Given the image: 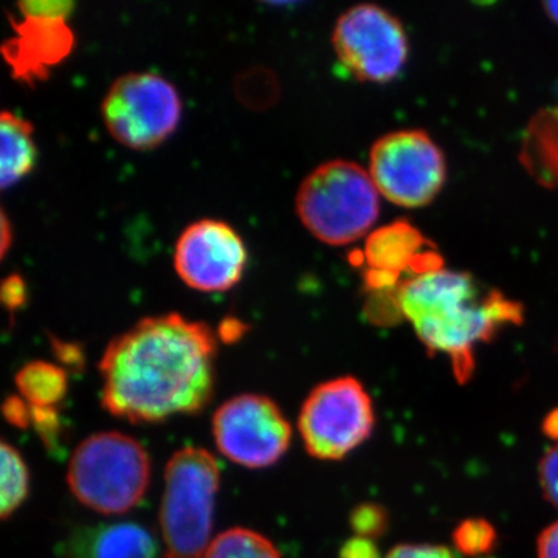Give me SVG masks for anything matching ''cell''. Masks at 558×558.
Here are the masks:
<instances>
[{"instance_id": "obj_1", "label": "cell", "mask_w": 558, "mask_h": 558, "mask_svg": "<svg viewBox=\"0 0 558 558\" xmlns=\"http://www.w3.org/2000/svg\"><path fill=\"white\" fill-rule=\"evenodd\" d=\"M216 352L205 323L179 314L140 319L102 354V407L132 424L199 413L215 389Z\"/></svg>"}, {"instance_id": "obj_2", "label": "cell", "mask_w": 558, "mask_h": 558, "mask_svg": "<svg viewBox=\"0 0 558 558\" xmlns=\"http://www.w3.org/2000/svg\"><path fill=\"white\" fill-rule=\"evenodd\" d=\"M398 310L432 354L449 357L459 384L473 376L476 348L523 319L515 301L442 266L405 279L398 289Z\"/></svg>"}, {"instance_id": "obj_3", "label": "cell", "mask_w": 558, "mask_h": 558, "mask_svg": "<svg viewBox=\"0 0 558 558\" xmlns=\"http://www.w3.org/2000/svg\"><path fill=\"white\" fill-rule=\"evenodd\" d=\"M379 197L369 171L354 161L330 160L301 182L296 215L318 241L348 245L365 236L379 219Z\"/></svg>"}, {"instance_id": "obj_4", "label": "cell", "mask_w": 558, "mask_h": 558, "mask_svg": "<svg viewBox=\"0 0 558 558\" xmlns=\"http://www.w3.org/2000/svg\"><path fill=\"white\" fill-rule=\"evenodd\" d=\"M150 459L142 444L119 432L97 433L73 451L68 483L73 497L102 515L130 512L145 498Z\"/></svg>"}, {"instance_id": "obj_5", "label": "cell", "mask_w": 558, "mask_h": 558, "mask_svg": "<svg viewBox=\"0 0 558 558\" xmlns=\"http://www.w3.org/2000/svg\"><path fill=\"white\" fill-rule=\"evenodd\" d=\"M219 465L209 451L185 447L165 470L160 506L161 558H204L219 490Z\"/></svg>"}, {"instance_id": "obj_6", "label": "cell", "mask_w": 558, "mask_h": 558, "mask_svg": "<svg viewBox=\"0 0 558 558\" xmlns=\"http://www.w3.org/2000/svg\"><path fill=\"white\" fill-rule=\"evenodd\" d=\"M110 137L134 150L157 148L178 130L182 100L174 84L154 72L119 76L101 102Z\"/></svg>"}, {"instance_id": "obj_7", "label": "cell", "mask_w": 558, "mask_h": 558, "mask_svg": "<svg viewBox=\"0 0 558 558\" xmlns=\"http://www.w3.org/2000/svg\"><path fill=\"white\" fill-rule=\"evenodd\" d=\"M376 425L373 399L355 377L344 376L312 389L299 428L304 449L323 461H339L362 446Z\"/></svg>"}, {"instance_id": "obj_8", "label": "cell", "mask_w": 558, "mask_h": 558, "mask_svg": "<svg viewBox=\"0 0 558 558\" xmlns=\"http://www.w3.org/2000/svg\"><path fill=\"white\" fill-rule=\"evenodd\" d=\"M369 174L380 196L403 208L436 199L447 178L446 157L424 131L389 132L374 143Z\"/></svg>"}, {"instance_id": "obj_9", "label": "cell", "mask_w": 558, "mask_h": 558, "mask_svg": "<svg viewBox=\"0 0 558 558\" xmlns=\"http://www.w3.org/2000/svg\"><path fill=\"white\" fill-rule=\"evenodd\" d=\"M333 50L343 68L363 83L385 84L398 78L409 60V38L389 11L362 3L337 21Z\"/></svg>"}, {"instance_id": "obj_10", "label": "cell", "mask_w": 558, "mask_h": 558, "mask_svg": "<svg viewBox=\"0 0 558 558\" xmlns=\"http://www.w3.org/2000/svg\"><path fill=\"white\" fill-rule=\"evenodd\" d=\"M213 436L220 453L230 461L242 468L266 469L289 450L292 427L274 400L242 395L216 411Z\"/></svg>"}, {"instance_id": "obj_11", "label": "cell", "mask_w": 558, "mask_h": 558, "mask_svg": "<svg viewBox=\"0 0 558 558\" xmlns=\"http://www.w3.org/2000/svg\"><path fill=\"white\" fill-rule=\"evenodd\" d=\"M73 7L68 0L17 3L22 20H11L14 36L2 47L14 78L33 86L69 57L75 46V35L68 25Z\"/></svg>"}, {"instance_id": "obj_12", "label": "cell", "mask_w": 558, "mask_h": 558, "mask_svg": "<svg viewBox=\"0 0 558 558\" xmlns=\"http://www.w3.org/2000/svg\"><path fill=\"white\" fill-rule=\"evenodd\" d=\"M247 248L236 230L223 220L201 219L180 234L174 269L191 289L226 292L244 275Z\"/></svg>"}, {"instance_id": "obj_13", "label": "cell", "mask_w": 558, "mask_h": 558, "mask_svg": "<svg viewBox=\"0 0 558 558\" xmlns=\"http://www.w3.org/2000/svg\"><path fill=\"white\" fill-rule=\"evenodd\" d=\"M363 258L368 264L366 286L371 292L398 290L405 279L442 266L438 253L409 222H392L366 240Z\"/></svg>"}, {"instance_id": "obj_14", "label": "cell", "mask_w": 558, "mask_h": 558, "mask_svg": "<svg viewBox=\"0 0 558 558\" xmlns=\"http://www.w3.org/2000/svg\"><path fill=\"white\" fill-rule=\"evenodd\" d=\"M65 554L68 558H157L159 546L148 529L113 523L73 532Z\"/></svg>"}, {"instance_id": "obj_15", "label": "cell", "mask_w": 558, "mask_h": 558, "mask_svg": "<svg viewBox=\"0 0 558 558\" xmlns=\"http://www.w3.org/2000/svg\"><path fill=\"white\" fill-rule=\"evenodd\" d=\"M33 124L17 113L3 110L0 117V185L3 190L16 185L25 175L31 174L38 159Z\"/></svg>"}, {"instance_id": "obj_16", "label": "cell", "mask_w": 558, "mask_h": 558, "mask_svg": "<svg viewBox=\"0 0 558 558\" xmlns=\"http://www.w3.org/2000/svg\"><path fill=\"white\" fill-rule=\"evenodd\" d=\"M21 398L31 407L57 409L68 392V373L53 363L35 360L22 366L16 374Z\"/></svg>"}, {"instance_id": "obj_17", "label": "cell", "mask_w": 558, "mask_h": 558, "mask_svg": "<svg viewBox=\"0 0 558 558\" xmlns=\"http://www.w3.org/2000/svg\"><path fill=\"white\" fill-rule=\"evenodd\" d=\"M204 558H281L274 543L258 532L233 527L211 539Z\"/></svg>"}, {"instance_id": "obj_18", "label": "cell", "mask_w": 558, "mask_h": 558, "mask_svg": "<svg viewBox=\"0 0 558 558\" xmlns=\"http://www.w3.org/2000/svg\"><path fill=\"white\" fill-rule=\"evenodd\" d=\"M31 476L20 451L10 444H2V519L13 515L28 495Z\"/></svg>"}, {"instance_id": "obj_19", "label": "cell", "mask_w": 558, "mask_h": 558, "mask_svg": "<svg viewBox=\"0 0 558 558\" xmlns=\"http://www.w3.org/2000/svg\"><path fill=\"white\" fill-rule=\"evenodd\" d=\"M498 535L487 520L462 521L453 532L454 548L465 557H483L497 546Z\"/></svg>"}, {"instance_id": "obj_20", "label": "cell", "mask_w": 558, "mask_h": 558, "mask_svg": "<svg viewBox=\"0 0 558 558\" xmlns=\"http://www.w3.org/2000/svg\"><path fill=\"white\" fill-rule=\"evenodd\" d=\"M349 526L355 537L376 539L388 531L389 517L387 509L374 502H365L352 510L349 515Z\"/></svg>"}, {"instance_id": "obj_21", "label": "cell", "mask_w": 558, "mask_h": 558, "mask_svg": "<svg viewBox=\"0 0 558 558\" xmlns=\"http://www.w3.org/2000/svg\"><path fill=\"white\" fill-rule=\"evenodd\" d=\"M32 425L51 453L61 449L62 421L57 409L32 407Z\"/></svg>"}, {"instance_id": "obj_22", "label": "cell", "mask_w": 558, "mask_h": 558, "mask_svg": "<svg viewBox=\"0 0 558 558\" xmlns=\"http://www.w3.org/2000/svg\"><path fill=\"white\" fill-rule=\"evenodd\" d=\"M538 480L543 495L558 509V444L546 451L539 461Z\"/></svg>"}, {"instance_id": "obj_23", "label": "cell", "mask_w": 558, "mask_h": 558, "mask_svg": "<svg viewBox=\"0 0 558 558\" xmlns=\"http://www.w3.org/2000/svg\"><path fill=\"white\" fill-rule=\"evenodd\" d=\"M385 558H454L449 549L439 545H400Z\"/></svg>"}, {"instance_id": "obj_24", "label": "cell", "mask_w": 558, "mask_h": 558, "mask_svg": "<svg viewBox=\"0 0 558 558\" xmlns=\"http://www.w3.org/2000/svg\"><path fill=\"white\" fill-rule=\"evenodd\" d=\"M0 296H2V303L5 304L7 310H21L25 300H27V288H25L24 279L20 275H10L9 278L3 279Z\"/></svg>"}, {"instance_id": "obj_25", "label": "cell", "mask_w": 558, "mask_h": 558, "mask_svg": "<svg viewBox=\"0 0 558 558\" xmlns=\"http://www.w3.org/2000/svg\"><path fill=\"white\" fill-rule=\"evenodd\" d=\"M3 416L13 427L27 428L32 425V407L17 396H10L3 403Z\"/></svg>"}, {"instance_id": "obj_26", "label": "cell", "mask_w": 558, "mask_h": 558, "mask_svg": "<svg viewBox=\"0 0 558 558\" xmlns=\"http://www.w3.org/2000/svg\"><path fill=\"white\" fill-rule=\"evenodd\" d=\"M340 558H380V553L373 539L354 537L344 543Z\"/></svg>"}, {"instance_id": "obj_27", "label": "cell", "mask_w": 558, "mask_h": 558, "mask_svg": "<svg viewBox=\"0 0 558 558\" xmlns=\"http://www.w3.org/2000/svg\"><path fill=\"white\" fill-rule=\"evenodd\" d=\"M538 558H558V521L546 527L537 539Z\"/></svg>"}, {"instance_id": "obj_28", "label": "cell", "mask_w": 558, "mask_h": 558, "mask_svg": "<svg viewBox=\"0 0 558 558\" xmlns=\"http://www.w3.org/2000/svg\"><path fill=\"white\" fill-rule=\"evenodd\" d=\"M54 354L62 365L72 369H81L84 365L83 352L75 344L62 343V341L53 340Z\"/></svg>"}, {"instance_id": "obj_29", "label": "cell", "mask_w": 558, "mask_h": 558, "mask_svg": "<svg viewBox=\"0 0 558 558\" xmlns=\"http://www.w3.org/2000/svg\"><path fill=\"white\" fill-rule=\"evenodd\" d=\"M244 323L238 322V319H226L220 325L219 336L222 337L223 341L227 343H233V341L240 340L242 333L245 332Z\"/></svg>"}, {"instance_id": "obj_30", "label": "cell", "mask_w": 558, "mask_h": 558, "mask_svg": "<svg viewBox=\"0 0 558 558\" xmlns=\"http://www.w3.org/2000/svg\"><path fill=\"white\" fill-rule=\"evenodd\" d=\"M543 433L558 444V409L550 411L543 422Z\"/></svg>"}, {"instance_id": "obj_31", "label": "cell", "mask_w": 558, "mask_h": 558, "mask_svg": "<svg viewBox=\"0 0 558 558\" xmlns=\"http://www.w3.org/2000/svg\"><path fill=\"white\" fill-rule=\"evenodd\" d=\"M546 14L554 24L558 25V2H546L545 5Z\"/></svg>"}, {"instance_id": "obj_32", "label": "cell", "mask_w": 558, "mask_h": 558, "mask_svg": "<svg viewBox=\"0 0 558 558\" xmlns=\"http://www.w3.org/2000/svg\"><path fill=\"white\" fill-rule=\"evenodd\" d=\"M2 229H3L2 255H5L7 250H9V240H10L9 231H7V229H9V220H7V218H3Z\"/></svg>"}]
</instances>
